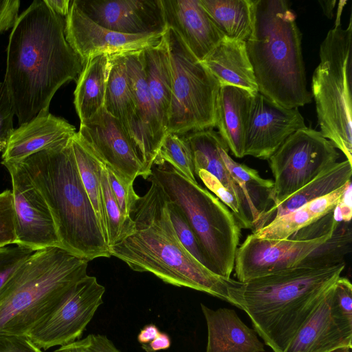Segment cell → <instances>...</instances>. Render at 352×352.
<instances>
[{
	"label": "cell",
	"instance_id": "6da1fadb",
	"mask_svg": "<svg viewBox=\"0 0 352 352\" xmlns=\"http://www.w3.org/2000/svg\"><path fill=\"white\" fill-rule=\"evenodd\" d=\"M85 64L65 38V18L33 1L12 28L3 82L19 125L49 112L56 92L76 81Z\"/></svg>",
	"mask_w": 352,
	"mask_h": 352
},
{
	"label": "cell",
	"instance_id": "7a4b0ae2",
	"mask_svg": "<svg viewBox=\"0 0 352 352\" xmlns=\"http://www.w3.org/2000/svg\"><path fill=\"white\" fill-rule=\"evenodd\" d=\"M345 267L299 265L246 282L229 279L230 303L250 317L254 331L274 352H286Z\"/></svg>",
	"mask_w": 352,
	"mask_h": 352
},
{
	"label": "cell",
	"instance_id": "3957f363",
	"mask_svg": "<svg viewBox=\"0 0 352 352\" xmlns=\"http://www.w3.org/2000/svg\"><path fill=\"white\" fill-rule=\"evenodd\" d=\"M148 181L151 185L131 215L134 230L109 247L111 256L133 271L151 272L166 283L205 292L230 303V278L212 272L186 250L171 223L165 192L157 182Z\"/></svg>",
	"mask_w": 352,
	"mask_h": 352
},
{
	"label": "cell",
	"instance_id": "277c9868",
	"mask_svg": "<svg viewBox=\"0 0 352 352\" xmlns=\"http://www.w3.org/2000/svg\"><path fill=\"white\" fill-rule=\"evenodd\" d=\"M72 140L19 162L50 209L61 247L88 261L109 258V246L82 184Z\"/></svg>",
	"mask_w": 352,
	"mask_h": 352
},
{
	"label": "cell",
	"instance_id": "5b68a950",
	"mask_svg": "<svg viewBox=\"0 0 352 352\" xmlns=\"http://www.w3.org/2000/svg\"><path fill=\"white\" fill-rule=\"evenodd\" d=\"M302 34L285 0H256L254 24L245 41L258 92L287 109L311 102L307 88Z\"/></svg>",
	"mask_w": 352,
	"mask_h": 352
},
{
	"label": "cell",
	"instance_id": "8992f818",
	"mask_svg": "<svg viewBox=\"0 0 352 352\" xmlns=\"http://www.w3.org/2000/svg\"><path fill=\"white\" fill-rule=\"evenodd\" d=\"M88 261L60 247L34 252L0 290V336H26L87 275Z\"/></svg>",
	"mask_w": 352,
	"mask_h": 352
},
{
	"label": "cell",
	"instance_id": "52a82bcc",
	"mask_svg": "<svg viewBox=\"0 0 352 352\" xmlns=\"http://www.w3.org/2000/svg\"><path fill=\"white\" fill-rule=\"evenodd\" d=\"M157 182L184 214L212 272L230 278L241 238L234 214L215 195L167 163L153 165L147 180Z\"/></svg>",
	"mask_w": 352,
	"mask_h": 352
},
{
	"label": "cell",
	"instance_id": "ba28073f",
	"mask_svg": "<svg viewBox=\"0 0 352 352\" xmlns=\"http://www.w3.org/2000/svg\"><path fill=\"white\" fill-rule=\"evenodd\" d=\"M339 5L334 27L320 46V63L311 78L320 133L352 164V18L341 25Z\"/></svg>",
	"mask_w": 352,
	"mask_h": 352
},
{
	"label": "cell",
	"instance_id": "9c48e42d",
	"mask_svg": "<svg viewBox=\"0 0 352 352\" xmlns=\"http://www.w3.org/2000/svg\"><path fill=\"white\" fill-rule=\"evenodd\" d=\"M172 76L167 133L183 135L213 129L220 84L172 29L164 33Z\"/></svg>",
	"mask_w": 352,
	"mask_h": 352
},
{
	"label": "cell",
	"instance_id": "30bf717a",
	"mask_svg": "<svg viewBox=\"0 0 352 352\" xmlns=\"http://www.w3.org/2000/svg\"><path fill=\"white\" fill-rule=\"evenodd\" d=\"M340 157L320 131L305 127L292 134L267 160L274 177V207L309 183Z\"/></svg>",
	"mask_w": 352,
	"mask_h": 352
},
{
	"label": "cell",
	"instance_id": "8fae6325",
	"mask_svg": "<svg viewBox=\"0 0 352 352\" xmlns=\"http://www.w3.org/2000/svg\"><path fill=\"white\" fill-rule=\"evenodd\" d=\"M104 292V287L98 282L97 278L87 274L25 336L42 350L79 340L102 304Z\"/></svg>",
	"mask_w": 352,
	"mask_h": 352
},
{
	"label": "cell",
	"instance_id": "7c38bea8",
	"mask_svg": "<svg viewBox=\"0 0 352 352\" xmlns=\"http://www.w3.org/2000/svg\"><path fill=\"white\" fill-rule=\"evenodd\" d=\"M12 182L16 241L34 252L61 247L50 209L19 162H3Z\"/></svg>",
	"mask_w": 352,
	"mask_h": 352
},
{
	"label": "cell",
	"instance_id": "4fadbf2b",
	"mask_svg": "<svg viewBox=\"0 0 352 352\" xmlns=\"http://www.w3.org/2000/svg\"><path fill=\"white\" fill-rule=\"evenodd\" d=\"M333 232L309 240L259 239L250 234L236 252L234 270L237 280L246 282L296 267Z\"/></svg>",
	"mask_w": 352,
	"mask_h": 352
},
{
	"label": "cell",
	"instance_id": "5bb4252c",
	"mask_svg": "<svg viewBox=\"0 0 352 352\" xmlns=\"http://www.w3.org/2000/svg\"><path fill=\"white\" fill-rule=\"evenodd\" d=\"M305 127L298 108L283 107L255 93L245 126L243 155L268 160L292 134Z\"/></svg>",
	"mask_w": 352,
	"mask_h": 352
},
{
	"label": "cell",
	"instance_id": "9a60e30c",
	"mask_svg": "<svg viewBox=\"0 0 352 352\" xmlns=\"http://www.w3.org/2000/svg\"><path fill=\"white\" fill-rule=\"evenodd\" d=\"M163 34H126L110 30L89 19L74 0L70 1L65 18V38L85 63L99 54H122L155 45Z\"/></svg>",
	"mask_w": 352,
	"mask_h": 352
},
{
	"label": "cell",
	"instance_id": "2e32d148",
	"mask_svg": "<svg viewBox=\"0 0 352 352\" xmlns=\"http://www.w3.org/2000/svg\"><path fill=\"white\" fill-rule=\"evenodd\" d=\"M142 50L124 55L135 104L137 133L133 148L142 164L141 176L147 180L166 131L159 118L146 83Z\"/></svg>",
	"mask_w": 352,
	"mask_h": 352
},
{
	"label": "cell",
	"instance_id": "e0dca14e",
	"mask_svg": "<svg viewBox=\"0 0 352 352\" xmlns=\"http://www.w3.org/2000/svg\"><path fill=\"white\" fill-rule=\"evenodd\" d=\"M96 23L126 34H163L166 30L161 0H74Z\"/></svg>",
	"mask_w": 352,
	"mask_h": 352
},
{
	"label": "cell",
	"instance_id": "ac0fdd59",
	"mask_svg": "<svg viewBox=\"0 0 352 352\" xmlns=\"http://www.w3.org/2000/svg\"><path fill=\"white\" fill-rule=\"evenodd\" d=\"M98 159L107 168L134 182L142 166L118 120L104 107L77 132Z\"/></svg>",
	"mask_w": 352,
	"mask_h": 352
},
{
	"label": "cell",
	"instance_id": "d6986e66",
	"mask_svg": "<svg viewBox=\"0 0 352 352\" xmlns=\"http://www.w3.org/2000/svg\"><path fill=\"white\" fill-rule=\"evenodd\" d=\"M166 28L173 30L202 61L224 37L200 0H161Z\"/></svg>",
	"mask_w": 352,
	"mask_h": 352
},
{
	"label": "cell",
	"instance_id": "ffe728a7",
	"mask_svg": "<svg viewBox=\"0 0 352 352\" xmlns=\"http://www.w3.org/2000/svg\"><path fill=\"white\" fill-rule=\"evenodd\" d=\"M76 133V128L63 118L41 113L12 132L3 162H19L38 151L69 141Z\"/></svg>",
	"mask_w": 352,
	"mask_h": 352
},
{
	"label": "cell",
	"instance_id": "44dd1931",
	"mask_svg": "<svg viewBox=\"0 0 352 352\" xmlns=\"http://www.w3.org/2000/svg\"><path fill=\"white\" fill-rule=\"evenodd\" d=\"M334 286L300 329L286 352H330L342 347L351 349L352 333L341 325L331 311Z\"/></svg>",
	"mask_w": 352,
	"mask_h": 352
},
{
	"label": "cell",
	"instance_id": "7402d4cb",
	"mask_svg": "<svg viewBox=\"0 0 352 352\" xmlns=\"http://www.w3.org/2000/svg\"><path fill=\"white\" fill-rule=\"evenodd\" d=\"M201 308L208 329L206 352H265L256 333L248 327L234 309Z\"/></svg>",
	"mask_w": 352,
	"mask_h": 352
},
{
	"label": "cell",
	"instance_id": "603a6c76",
	"mask_svg": "<svg viewBox=\"0 0 352 352\" xmlns=\"http://www.w3.org/2000/svg\"><path fill=\"white\" fill-rule=\"evenodd\" d=\"M201 62L217 80L220 86L232 85L253 94L258 92L245 41L224 36Z\"/></svg>",
	"mask_w": 352,
	"mask_h": 352
},
{
	"label": "cell",
	"instance_id": "cb8c5ba5",
	"mask_svg": "<svg viewBox=\"0 0 352 352\" xmlns=\"http://www.w3.org/2000/svg\"><path fill=\"white\" fill-rule=\"evenodd\" d=\"M254 94L232 85L220 86L218 93L215 127L232 155L238 158L244 157L245 126Z\"/></svg>",
	"mask_w": 352,
	"mask_h": 352
},
{
	"label": "cell",
	"instance_id": "d4e9b609",
	"mask_svg": "<svg viewBox=\"0 0 352 352\" xmlns=\"http://www.w3.org/2000/svg\"><path fill=\"white\" fill-rule=\"evenodd\" d=\"M185 136L191 150L195 176L198 170L203 169L215 177L241 201L250 219L244 195L221 158V149L229 148L218 132L207 129L190 132Z\"/></svg>",
	"mask_w": 352,
	"mask_h": 352
},
{
	"label": "cell",
	"instance_id": "484cf974",
	"mask_svg": "<svg viewBox=\"0 0 352 352\" xmlns=\"http://www.w3.org/2000/svg\"><path fill=\"white\" fill-rule=\"evenodd\" d=\"M351 175L352 164L348 160L335 163L283 201L276 206L269 208L261 219L258 229L274 219L333 192L351 180Z\"/></svg>",
	"mask_w": 352,
	"mask_h": 352
},
{
	"label": "cell",
	"instance_id": "4316f807",
	"mask_svg": "<svg viewBox=\"0 0 352 352\" xmlns=\"http://www.w3.org/2000/svg\"><path fill=\"white\" fill-rule=\"evenodd\" d=\"M110 68V56L99 54L89 58L76 80L74 106L83 124L104 107Z\"/></svg>",
	"mask_w": 352,
	"mask_h": 352
},
{
	"label": "cell",
	"instance_id": "83f0119b",
	"mask_svg": "<svg viewBox=\"0 0 352 352\" xmlns=\"http://www.w3.org/2000/svg\"><path fill=\"white\" fill-rule=\"evenodd\" d=\"M109 56L110 68L104 109L118 120L133 146L137 133L135 104L127 75L125 57L124 53Z\"/></svg>",
	"mask_w": 352,
	"mask_h": 352
},
{
	"label": "cell",
	"instance_id": "f1b7e54d",
	"mask_svg": "<svg viewBox=\"0 0 352 352\" xmlns=\"http://www.w3.org/2000/svg\"><path fill=\"white\" fill-rule=\"evenodd\" d=\"M346 183L325 196L274 219L263 228L253 231L252 234L259 239L277 240L289 239L298 231L333 211L341 198Z\"/></svg>",
	"mask_w": 352,
	"mask_h": 352
},
{
	"label": "cell",
	"instance_id": "f546056e",
	"mask_svg": "<svg viewBox=\"0 0 352 352\" xmlns=\"http://www.w3.org/2000/svg\"><path fill=\"white\" fill-rule=\"evenodd\" d=\"M142 52L144 70L148 90L161 123L167 133L172 96V76L164 34L158 44L144 48Z\"/></svg>",
	"mask_w": 352,
	"mask_h": 352
},
{
	"label": "cell",
	"instance_id": "4dcf8cb0",
	"mask_svg": "<svg viewBox=\"0 0 352 352\" xmlns=\"http://www.w3.org/2000/svg\"><path fill=\"white\" fill-rule=\"evenodd\" d=\"M256 0H200L220 32L229 38L244 41L250 36Z\"/></svg>",
	"mask_w": 352,
	"mask_h": 352
},
{
	"label": "cell",
	"instance_id": "1f68e13d",
	"mask_svg": "<svg viewBox=\"0 0 352 352\" xmlns=\"http://www.w3.org/2000/svg\"><path fill=\"white\" fill-rule=\"evenodd\" d=\"M228 149L221 151V158L232 177L243 192L254 231L259 228L261 219L267 210L274 182L262 178L257 170L235 162Z\"/></svg>",
	"mask_w": 352,
	"mask_h": 352
},
{
	"label": "cell",
	"instance_id": "d6a6232c",
	"mask_svg": "<svg viewBox=\"0 0 352 352\" xmlns=\"http://www.w3.org/2000/svg\"><path fill=\"white\" fill-rule=\"evenodd\" d=\"M72 144L82 184L92 204L106 239V223L101 185L103 164L98 159L77 132L72 140Z\"/></svg>",
	"mask_w": 352,
	"mask_h": 352
},
{
	"label": "cell",
	"instance_id": "836d02e7",
	"mask_svg": "<svg viewBox=\"0 0 352 352\" xmlns=\"http://www.w3.org/2000/svg\"><path fill=\"white\" fill-rule=\"evenodd\" d=\"M167 163L182 176L197 184L192 156L185 135L166 133L160 146L153 165Z\"/></svg>",
	"mask_w": 352,
	"mask_h": 352
},
{
	"label": "cell",
	"instance_id": "e575fe53",
	"mask_svg": "<svg viewBox=\"0 0 352 352\" xmlns=\"http://www.w3.org/2000/svg\"><path fill=\"white\" fill-rule=\"evenodd\" d=\"M103 209L106 223V240L109 247L114 245L134 230L131 218L121 212L111 191L106 166L103 164L101 175Z\"/></svg>",
	"mask_w": 352,
	"mask_h": 352
},
{
	"label": "cell",
	"instance_id": "d590c367",
	"mask_svg": "<svg viewBox=\"0 0 352 352\" xmlns=\"http://www.w3.org/2000/svg\"><path fill=\"white\" fill-rule=\"evenodd\" d=\"M167 208L171 223L181 243L194 258L212 271L211 265L184 214L179 206L170 201L168 197Z\"/></svg>",
	"mask_w": 352,
	"mask_h": 352
},
{
	"label": "cell",
	"instance_id": "8d00e7d4",
	"mask_svg": "<svg viewBox=\"0 0 352 352\" xmlns=\"http://www.w3.org/2000/svg\"><path fill=\"white\" fill-rule=\"evenodd\" d=\"M206 186L221 202L234 214L241 228H253V225L241 201L225 187L215 177L205 170L201 169L196 173Z\"/></svg>",
	"mask_w": 352,
	"mask_h": 352
},
{
	"label": "cell",
	"instance_id": "74e56055",
	"mask_svg": "<svg viewBox=\"0 0 352 352\" xmlns=\"http://www.w3.org/2000/svg\"><path fill=\"white\" fill-rule=\"evenodd\" d=\"M331 311L341 325L352 333V285L346 277L340 276L335 284Z\"/></svg>",
	"mask_w": 352,
	"mask_h": 352
},
{
	"label": "cell",
	"instance_id": "f35d334b",
	"mask_svg": "<svg viewBox=\"0 0 352 352\" xmlns=\"http://www.w3.org/2000/svg\"><path fill=\"white\" fill-rule=\"evenodd\" d=\"M109 185L113 195L122 213L127 218L131 215L140 198L133 189V182H131L110 168L106 167Z\"/></svg>",
	"mask_w": 352,
	"mask_h": 352
},
{
	"label": "cell",
	"instance_id": "ab89813d",
	"mask_svg": "<svg viewBox=\"0 0 352 352\" xmlns=\"http://www.w3.org/2000/svg\"><path fill=\"white\" fill-rule=\"evenodd\" d=\"M16 241L15 214L12 190L0 193V248Z\"/></svg>",
	"mask_w": 352,
	"mask_h": 352
},
{
	"label": "cell",
	"instance_id": "60d3db41",
	"mask_svg": "<svg viewBox=\"0 0 352 352\" xmlns=\"http://www.w3.org/2000/svg\"><path fill=\"white\" fill-rule=\"evenodd\" d=\"M33 252L29 248L17 245L0 248V290Z\"/></svg>",
	"mask_w": 352,
	"mask_h": 352
},
{
	"label": "cell",
	"instance_id": "b9f144b4",
	"mask_svg": "<svg viewBox=\"0 0 352 352\" xmlns=\"http://www.w3.org/2000/svg\"><path fill=\"white\" fill-rule=\"evenodd\" d=\"M53 352H122L107 336L89 334L82 339L60 346Z\"/></svg>",
	"mask_w": 352,
	"mask_h": 352
},
{
	"label": "cell",
	"instance_id": "7bdbcfd3",
	"mask_svg": "<svg viewBox=\"0 0 352 352\" xmlns=\"http://www.w3.org/2000/svg\"><path fill=\"white\" fill-rule=\"evenodd\" d=\"M14 112L5 85L0 87V152H3L10 136L14 129L13 118Z\"/></svg>",
	"mask_w": 352,
	"mask_h": 352
},
{
	"label": "cell",
	"instance_id": "ee69618b",
	"mask_svg": "<svg viewBox=\"0 0 352 352\" xmlns=\"http://www.w3.org/2000/svg\"><path fill=\"white\" fill-rule=\"evenodd\" d=\"M0 352H44L25 336H0Z\"/></svg>",
	"mask_w": 352,
	"mask_h": 352
},
{
	"label": "cell",
	"instance_id": "f6af8a7d",
	"mask_svg": "<svg viewBox=\"0 0 352 352\" xmlns=\"http://www.w3.org/2000/svg\"><path fill=\"white\" fill-rule=\"evenodd\" d=\"M20 4L19 0H0V34L14 26Z\"/></svg>",
	"mask_w": 352,
	"mask_h": 352
},
{
	"label": "cell",
	"instance_id": "bcb514c9",
	"mask_svg": "<svg viewBox=\"0 0 352 352\" xmlns=\"http://www.w3.org/2000/svg\"><path fill=\"white\" fill-rule=\"evenodd\" d=\"M351 179L348 181L341 198L333 209V219L337 223H349L352 215Z\"/></svg>",
	"mask_w": 352,
	"mask_h": 352
},
{
	"label": "cell",
	"instance_id": "7dc6e473",
	"mask_svg": "<svg viewBox=\"0 0 352 352\" xmlns=\"http://www.w3.org/2000/svg\"><path fill=\"white\" fill-rule=\"evenodd\" d=\"M170 344L171 340L169 336L166 333L160 332L151 342L142 344V348L146 352H156L169 349Z\"/></svg>",
	"mask_w": 352,
	"mask_h": 352
},
{
	"label": "cell",
	"instance_id": "c3c4849f",
	"mask_svg": "<svg viewBox=\"0 0 352 352\" xmlns=\"http://www.w3.org/2000/svg\"><path fill=\"white\" fill-rule=\"evenodd\" d=\"M160 333L157 327L153 324L146 325L138 335V341L142 344L151 342Z\"/></svg>",
	"mask_w": 352,
	"mask_h": 352
},
{
	"label": "cell",
	"instance_id": "681fc988",
	"mask_svg": "<svg viewBox=\"0 0 352 352\" xmlns=\"http://www.w3.org/2000/svg\"><path fill=\"white\" fill-rule=\"evenodd\" d=\"M47 6L56 14L65 18L69 12V0H44Z\"/></svg>",
	"mask_w": 352,
	"mask_h": 352
},
{
	"label": "cell",
	"instance_id": "f907efd6",
	"mask_svg": "<svg viewBox=\"0 0 352 352\" xmlns=\"http://www.w3.org/2000/svg\"><path fill=\"white\" fill-rule=\"evenodd\" d=\"M323 3H324V6H321L324 12L327 16H330L329 17H331L332 16V11L334 7V5L336 3L335 1H322Z\"/></svg>",
	"mask_w": 352,
	"mask_h": 352
},
{
	"label": "cell",
	"instance_id": "816d5d0a",
	"mask_svg": "<svg viewBox=\"0 0 352 352\" xmlns=\"http://www.w3.org/2000/svg\"><path fill=\"white\" fill-rule=\"evenodd\" d=\"M350 351H351V348H349V347H342V348H339V349L333 350V351H331L330 352H350Z\"/></svg>",
	"mask_w": 352,
	"mask_h": 352
},
{
	"label": "cell",
	"instance_id": "f5cc1de1",
	"mask_svg": "<svg viewBox=\"0 0 352 352\" xmlns=\"http://www.w3.org/2000/svg\"><path fill=\"white\" fill-rule=\"evenodd\" d=\"M1 83L0 82V87H1Z\"/></svg>",
	"mask_w": 352,
	"mask_h": 352
}]
</instances>
